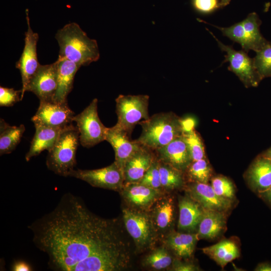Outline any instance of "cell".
<instances>
[{
  "label": "cell",
  "mask_w": 271,
  "mask_h": 271,
  "mask_svg": "<svg viewBox=\"0 0 271 271\" xmlns=\"http://www.w3.org/2000/svg\"><path fill=\"white\" fill-rule=\"evenodd\" d=\"M117 225L115 220L93 214L79 197L66 193L53 210L28 228L51 269L76 271L90 256L124 244Z\"/></svg>",
  "instance_id": "cell-1"
},
{
  "label": "cell",
  "mask_w": 271,
  "mask_h": 271,
  "mask_svg": "<svg viewBox=\"0 0 271 271\" xmlns=\"http://www.w3.org/2000/svg\"><path fill=\"white\" fill-rule=\"evenodd\" d=\"M55 38L60 48L58 59L68 60L81 67L99 58L96 41L89 38L75 22L69 23L58 30Z\"/></svg>",
  "instance_id": "cell-2"
},
{
  "label": "cell",
  "mask_w": 271,
  "mask_h": 271,
  "mask_svg": "<svg viewBox=\"0 0 271 271\" xmlns=\"http://www.w3.org/2000/svg\"><path fill=\"white\" fill-rule=\"evenodd\" d=\"M139 124L142 131L135 140L154 151L168 144L183 133L182 119L173 112L155 114Z\"/></svg>",
  "instance_id": "cell-3"
},
{
  "label": "cell",
  "mask_w": 271,
  "mask_h": 271,
  "mask_svg": "<svg viewBox=\"0 0 271 271\" xmlns=\"http://www.w3.org/2000/svg\"><path fill=\"white\" fill-rule=\"evenodd\" d=\"M79 143L77 126L71 124L64 128L48 152L46 162L48 169L57 175L68 177L76 166V154Z\"/></svg>",
  "instance_id": "cell-4"
},
{
  "label": "cell",
  "mask_w": 271,
  "mask_h": 271,
  "mask_svg": "<svg viewBox=\"0 0 271 271\" xmlns=\"http://www.w3.org/2000/svg\"><path fill=\"white\" fill-rule=\"evenodd\" d=\"M122 215L125 228L133 240L137 251L140 253L152 248L158 234L149 212L127 208L123 209Z\"/></svg>",
  "instance_id": "cell-5"
},
{
  "label": "cell",
  "mask_w": 271,
  "mask_h": 271,
  "mask_svg": "<svg viewBox=\"0 0 271 271\" xmlns=\"http://www.w3.org/2000/svg\"><path fill=\"white\" fill-rule=\"evenodd\" d=\"M149 96L148 95H122L115 99L117 126L124 130L131 137L134 126L142 119L147 120Z\"/></svg>",
  "instance_id": "cell-6"
},
{
  "label": "cell",
  "mask_w": 271,
  "mask_h": 271,
  "mask_svg": "<svg viewBox=\"0 0 271 271\" xmlns=\"http://www.w3.org/2000/svg\"><path fill=\"white\" fill-rule=\"evenodd\" d=\"M97 103V99H93L82 112L73 118L79 132L80 144L85 148H91L105 141L107 127L99 119Z\"/></svg>",
  "instance_id": "cell-7"
},
{
  "label": "cell",
  "mask_w": 271,
  "mask_h": 271,
  "mask_svg": "<svg viewBox=\"0 0 271 271\" xmlns=\"http://www.w3.org/2000/svg\"><path fill=\"white\" fill-rule=\"evenodd\" d=\"M68 177L80 179L94 187L121 191L124 183L122 171L114 162L111 165L94 170L74 169Z\"/></svg>",
  "instance_id": "cell-8"
},
{
  "label": "cell",
  "mask_w": 271,
  "mask_h": 271,
  "mask_svg": "<svg viewBox=\"0 0 271 271\" xmlns=\"http://www.w3.org/2000/svg\"><path fill=\"white\" fill-rule=\"evenodd\" d=\"M26 12L28 29L25 32V45L21 56L16 64V67L20 71L22 78L21 100L23 98L31 80L41 65L38 62L37 54L39 35L32 30L28 10Z\"/></svg>",
  "instance_id": "cell-9"
},
{
  "label": "cell",
  "mask_w": 271,
  "mask_h": 271,
  "mask_svg": "<svg viewBox=\"0 0 271 271\" xmlns=\"http://www.w3.org/2000/svg\"><path fill=\"white\" fill-rule=\"evenodd\" d=\"M208 31L217 41L222 51L226 52L223 63L229 62L228 69L234 72L246 86H256L261 79L254 67L253 59L243 50L236 51L232 46L223 44Z\"/></svg>",
  "instance_id": "cell-10"
},
{
  "label": "cell",
  "mask_w": 271,
  "mask_h": 271,
  "mask_svg": "<svg viewBox=\"0 0 271 271\" xmlns=\"http://www.w3.org/2000/svg\"><path fill=\"white\" fill-rule=\"evenodd\" d=\"M75 113L67 102L40 101V105L31 120L34 125L63 128L72 124Z\"/></svg>",
  "instance_id": "cell-11"
},
{
  "label": "cell",
  "mask_w": 271,
  "mask_h": 271,
  "mask_svg": "<svg viewBox=\"0 0 271 271\" xmlns=\"http://www.w3.org/2000/svg\"><path fill=\"white\" fill-rule=\"evenodd\" d=\"M58 62L40 65L29 83L26 91L34 93L40 101H53L57 88Z\"/></svg>",
  "instance_id": "cell-12"
},
{
  "label": "cell",
  "mask_w": 271,
  "mask_h": 271,
  "mask_svg": "<svg viewBox=\"0 0 271 271\" xmlns=\"http://www.w3.org/2000/svg\"><path fill=\"white\" fill-rule=\"evenodd\" d=\"M130 139L127 133L116 124L107 127L105 141L112 146L115 153L114 162L123 173L126 162L141 146Z\"/></svg>",
  "instance_id": "cell-13"
},
{
  "label": "cell",
  "mask_w": 271,
  "mask_h": 271,
  "mask_svg": "<svg viewBox=\"0 0 271 271\" xmlns=\"http://www.w3.org/2000/svg\"><path fill=\"white\" fill-rule=\"evenodd\" d=\"M154 151L159 161L183 172L192 162L182 135Z\"/></svg>",
  "instance_id": "cell-14"
},
{
  "label": "cell",
  "mask_w": 271,
  "mask_h": 271,
  "mask_svg": "<svg viewBox=\"0 0 271 271\" xmlns=\"http://www.w3.org/2000/svg\"><path fill=\"white\" fill-rule=\"evenodd\" d=\"M121 193L130 208L149 211L156 200L161 196V190L139 183L124 184Z\"/></svg>",
  "instance_id": "cell-15"
},
{
  "label": "cell",
  "mask_w": 271,
  "mask_h": 271,
  "mask_svg": "<svg viewBox=\"0 0 271 271\" xmlns=\"http://www.w3.org/2000/svg\"><path fill=\"white\" fill-rule=\"evenodd\" d=\"M190 198L203 209L224 212L231 206V200L218 195L211 185L192 182L187 188Z\"/></svg>",
  "instance_id": "cell-16"
},
{
  "label": "cell",
  "mask_w": 271,
  "mask_h": 271,
  "mask_svg": "<svg viewBox=\"0 0 271 271\" xmlns=\"http://www.w3.org/2000/svg\"><path fill=\"white\" fill-rule=\"evenodd\" d=\"M155 157L154 150L141 145L124 165V184L138 183L150 168Z\"/></svg>",
  "instance_id": "cell-17"
},
{
  "label": "cell",
  "mask_w": 271,
  "mask_h": 271,
  "mask_svg": "<svg viewBox=\"0 0 271 271\" xmlns=\"http://www.w3.org/2000/svg\"><path fill=\"white\" fill-rule=\"evenodd\" d=\"M57 88L53 101L67 102V96L71 91L74 77L80 67L78 64L66 59H57Z\"/></svg>",
  "instance_id": "cell-18"
},
{
  "label": "cell",
  "mask_w": 271,
  "mask_h": 271,
  "mask_svg": "<svg viewBox=\"0 0 271 271\" xmlns=\"http://www.w3.org/2000/svg\"><path fill=\"white\" fill-rule=\"evenodd\" d=\"M149 211L158 236L170 229L174 214V203L171 197L161 196Z\"/></svg>",
  "instance_id": "cell-19"
},
{
  "label": "cell",
  "mask_w": 271,
  "mask_h": 271,
  "mask_svg": "<svg viewBox=\"0 0 271 271\" xmlns=\"http://www.w3.org/2000/svg\"><path fill=\"white\" fill-rule=\"evenodd\" d=\"M35 127V133L31 141L29 150L25 156V159L27 162L32 158L39 155L44 150L50 151L64 128L42 125Z\"/></svg>",
  "instance_id": "cell-20"
},
{
  "label": "cell",
  "mask_w": 271,
  "mask_h": 271,
  "mask_svg": "<svg viewBox=\"0 0 271 271\" xmlns=\"http://www.w3.org/2000/svg\"><path fill=\"white\" fill-rule=\"evenodd\" d=\"M224 213L203 209L197 233L199 239H213L224 231L226 228V218Z\"/></svg>",
  "instance_id": "cell-21"
},
{
  "label": "cell",
  "mask_w": 271,
  "mask_h": 271,
  "mask_svg": "<svg viewBox=\"0 0 271 271\" xmlns=\"http://www.w3.org/2000/svg\"><path fill=\"white\" fill-rule=\"evenodd\" d=\"M179 209L178 229L192 231L198 228L203 208L190 197H183L179 201Z\"/></svg>",
  "instance_id": "cell-22"
},
{
  "label": "cell",
  "mask_w": 271,
  "mask_h": 271,
  "mask_svg": "<svg viewBox=\"0 0 271 271\" xmlns=\"http://www.w3.org/2000/svg\"><path fill=\"white\" fill-rule=\"evenodd\" d=\"M252 187L260 193L271 186V160L267 157L257 160L248 172Z\"/></svg>",
  "instance_id": "cell-23"
},
{
  "label": "cell",
  "mask_w": 271,
  "mask_h": 271,
  "mask_svg": "<svg viewBox=\"0 0 271 271\" xmlns=\"http://www.w3.org/2000/svg\"><path fill=\"white\" fill-rule=\"evenodd\" d=\"M198 240L197 234L172 232L167 236L165 243L178 256L187 258L193 253Z\"/></svg>",
  "instance_id": "cell-24"
},
{
  "label": "cell",
  "mask_w": 271,
  "mask_h": 271,
  "mask_svg": "<svg viewBox=\"0 0 271 271\" xmlns=\"http://www.w3.org/2000/svg\"><path fill=\"white\" fill-rule=\"evenodd\" d=\"M207 255L222 268L239 256V250L232 240H223L213 245L202 248Z\"/></svg>",
  "instance_id": "cell-25"
},
{
  "label": "cell",
  "mask_w": 271,
  "mask_h": 271,
  "mask_svg": "<svg viewBox=\"0 0 271 271\" xmlns=\"http://www.w3.org/2000/svg\"><path fill=\"white\" fill-rule=\"evenodd\" d=\"M25 131L24 124L11 126L3 119L0 121V155L11 153L21 142Z\"/></svg>",
  "instance_id": "cell-26"
},
{
  "label": "cell",
  "mask_w": 271,
  "mask_h": 271,
  "mask_svg": "<svg viewBox=\"0 0 271 271\" xmlns=\"http://www.w3.org/2000/svg\"><path fill=\"white\" fill-rule=\"evenodd\" d=\"M241 23L244 29V34L251 44L252 50L257 51L267 42L259 31L261 21L257 15L253 13L250 14Z\"/></svg>",
  "instance_id": "cell-27"
},
{
  "label": "cell",
  "mask_w": 271,
  "mask_h": 271,
  "mask_svg": "<svg viewBox=\"0 0 271 271\" xmlns=\"http://www.w3.org/2000/svg\"><path fill=\"white\" fill-rule=\"evenodd\" d=\"M159 168L162 189L172 190L184 185L183 172L160 161Z\"/></svg>",
  "instance_id": "cell-28"
},
{
  "label": "cell",
  "mask_w": 271,
  "mask_h": 271,
  "mask_svg": "<svg viewBox=\"0 0 271 271\" xmlns=\"http://www.w3.org/2000/svg\"><path fill=\"white\" fill-rule=\"evenodd\" d=\"M254 67L260 79L271 76V43L267 41L256 52L253 58Z\"/></svg>",
  "instance_id": "cell-29"
},
{
  "label": "cell",
  "mask_w": 271,
  "mask_h": 271,
  "mask_svg": "<svg viewBox=\"0 0 271 271\" xmlns=\"http://www.w3.org/2000/svg\"><path fill=\"white\" fill-rule=\"evenodd\" d=\"M173 259L165 247H160L154 250L143 260L144 266L161 270L169 267L173 263Z\"/></svg>",
  "instance_id": "cell-30"
},
{
  "label": "cell",
  "mask_w": 271,
  "mask_h": 271,
  "mask_svg": "<svg viewBox=\"0 0 271 271\" xmlns=\"http://www.w3.org/2000/svg\"><path fill=\"white\" fill-rule=\"evenodd\" d=\"M185 172L192 182L207 183L211 176V170L209 164L204 158L192 162Z\"/></svg>",
  "instance_id": "cell-31"
},
{
  "label": "cell",
  "mask_w": 271,
  "mask_h": 271,
  "mask_svg": "<svg viewBox=\"0 0 271 271\" xmlns=\"http://www.w3.org/2000/svg\"><path fill=\"white\" fill-rule=\"evenodd\" d=\"M182 136L185 140L192 162L205 158V151L202 140L198 133L193 129L183 132Z\"/></svg>",
  "instance_id": "cell-32"
},
{
  "label": "cell",
  "mask_w": 271,
  "mask_h": 271,
  "mask_svg": "<svg viewBox=\"0 0 271 271\" xmlns=\"http://www.w3.org/2000/svg\"><path fill=\"white\" fill-rule=\"evenodd\" d=\"M159 167V160L156 155L150 168L138 183L153 189L161 190L162 188Z\"/></svg>",
  "instance_id": "cell-33"
},
{
  "label": "cell",
  "mask_w": 271,
  "mask_h": 271,
  "mask_svg": "<svg viewBox=\"0 0 271 271\" xmlns=\"http://www.w3.org/2000/svg\"><path fill=\"white\" fill-rule=\"evenodd\" d=\"M211 186L219 196L232 200L234 197V186L228 179L223 176H217L211 180Z\"/></svg>",
  "instance_id": "cell-34"
},
{
  "label": "cell",
  "mask_w": 271,
  "mask_h": 271,
  "mask_svg": "<svg viewBox=\"0 0 271 271\" xmlns=\"http://www.w3.org/2000/svg\"><path fill=\"white\" fill-rule=\"evenodd\" d=\"M21 90H16L13 88L0 87V106L10 107L21 100Z\"/></svg>",
  "instance_id": "cell-35"
},
{
  "label": "cell",
  "mask_w": 271,
  "mask_h": 271,
  "mask_svg": "<svg viewBox=\"0 0 271 271\" xmlns=\"http://www.w3.org/2000/svg\"><path fill=\"white\" fill-rule=\"evenodd\" d=\"M193 4L196 10L204 13L211 12L220 6L218 0H193Z\"/></svg>",
  "instance_id": "cell-36"
},
{
  "label": "cell",
  "mask_w": 271,
  "mask_h": 271,
  "mask_svg": "<svg viewBox=\"0 0 271 271\" xmlns=\"http://www.w3.org/2000/svg\"><path fill=\"white\" fill-rule=\"evenodd\" d=\"M172 270L175 271H196L199 268L191 262H182L177 259L173 261Z\"/></svg>",
  "instance_id": "cell-37"
},
{
  "label": "cell",
  "mask_w": 271,
  "mask_h": 271,
  "mask_svg": "<svg viewBox=\"0 0 271 271\" xmlns=\"http://www.w3.org/2000/svg\"><path fill=\"white\" fill-rule=\"evenodd\" d=\"M11 270L13 271H30L32 268L31 265L23 260H17L14 262Z\"/></svg>",
  "instance_id": "cell-38"
},
{
  "label": "cell",
  "mask_w": 271,
  "mask_h": 271,
  "mask_svg": "<svg viewBox=\"0 0 271 271\" xmlns=\"http://www.w3.org/2000/svg\"><path fill=\"white\" fill-rule=\"evenodd\" d=\"M195 120L191 117L182 119V125L183 132H188L194 129L195 125Z\"/></svg>",
  "instance_id": "cell-39"
},
{
  "label": "cell",
  "mask_w": 271,
  "mask_h": 271,
  "mask_svg": "<svg viewBox=\"0 0 271 271\" xmlns=\"http://www.w3.org/2000/svg\"><path fill=\"white\" fill-rule=\"evenodd\" d=\"M261 197L271 205V186L265 191L260 193Z\"/></svg>",
  "instance_id": "cell-40"
},
{
  "label": "cell",
  "mask_w": 271,
  "mask_h": 271,
  "mask_svg": "<svg viewBox=\"0 0 271 271\" xmlns=\"http://www.w3.org/2000/svg\"><path fill=\"white\" fill-rule=\"evenodd\" d=\"M256 271H271V263L263 262L259 264L254 269Z\"/></svg>",
  "instance_id": "cell-41"
},
{
  "label": "cell",
  "mask_w": 271,
  "mask_h": 271,
  "mask_svg": "<svg viewBox=\"0 0 271 271\" xmlns=\"http://www.w3.org/2000/svg\"><path fill=\"white\" fill-rule=\"evenodd\" d=\"M230 0H221L220 6H225L229 4Z\"/></svg>",
  "instance_id": "cell-42"
},
{
  "label": "cell",
  "mask_w": 271,
  "mask_h": 271,
  "mask_svg": "<svg viewBox=\"0 0 271 271\" xmlns=\"http://www.w3.org/2000/svg\"><path fill=\"white\" fill-rule=\"evenodd\" d=\"M266 157L271 160V148L267 152Z\"/></svg>",
  "instance_id": "cell-43"
}]
</instances>
